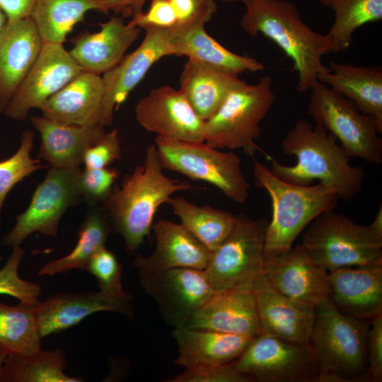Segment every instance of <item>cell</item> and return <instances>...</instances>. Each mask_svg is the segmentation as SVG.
<instances>
[{
	"instance_id": "1",
	"label": "cell",
	"mask_w": 382,
	"mask_h": 382,
	"mask_svg": "<svg viewBox=\"0 0 382 382\" xmlns=\"http://www.w3.org/2000/svg\"><path fill=\"white\" fill-rule=\"evenodd\" d=\"M281 148L284 154L296 156V163L286 166L267 156L270 171L280 179L299 185L318 180L347 201L362 190L364 168L350 165L349 156L336 138L321 125L297 120L282 139Z\"/></svg>"
},
{
	"instance_id": "2",
	"label": "cell",
	"mask_w": 382,
	"mask_h": 382,
	"mask_svg": "<svg viewBox=\"0 0 382 382\" xmlns=\"http://www.w3.org/2000/svg\"><path fill=\"white\" fill-rule=\"evenodd\" d=\"M245 12L241 25L248 35L262 34L273 41L293 62L298 74L297 90L303 93L318 82V74L327 69L324 55L337 53L329 37L312 30L289 0H243Z\"/></svg>"
},
{
	"instance_id": "3",
	"label": "cell",
	"mask_w": 382,
	"mask_h": 382,
	"mask_svg": "<svg viewBox=\"0 0 382 382\" xmlns=\"http://www.w3.org/2000/svg\"><path fill=\"white\" fill-rule=\"evenodd\" d=\"M155 144L147 146L142 164L125 175L102 202L113 228L124 239L128 253L134 254L149 236L158 207L173 195L195 187L188 181L170 178L163 172Z\"/></svg>"
},
{
	"instance_id": "4",
	"label": "cell",
	"mask_w": 382,
	"mask_h": 382,
	"mask_svg": "<svg viewBox=\"0 0 382 382\" xmlns=\"http://www.w3.org/2000/svg\"><path fill=\"white\" fill-rule=\"evenodd\" d=\"M369 323L340 312L327 298L315 306L310 345L318 367L317 382L369 381Z\"/></svg>"
},
{
	"instance_id": "5",
	"label": "cell",
	"mask_w": 382,
	"mask_h": 382,
	"mask_svg": "<svg viewBox=\"0 0 382 382\" xmlns=\"http://www.w3.org/2000/svg\"><path fill=\"white\" fill-rule=\"evenodd\" d=\"M253 177L257 187L269 194L272 206V218L266 231L265 257L292 247L299 233L316 217L334 209L340 199L320 183L299 185L283 180L255 158Z\"/></svg>"
},
{
	"instance_id": "6",
	"label": "cell",
	"mask_w": 382,
	"mask_h": 382,
	"mask_svg": "<svg viewBox=\"0 0 382 382\" xmlns=\"http://www.w3.org/2000/svg\"><path fill=\"white\" fill-rule=\"evenodd\" d=\"M300 245L328 272L382 265V238L369 225L357 224L334 209L321 213L306 226Z\"/></svg>"
},
{
	"instance_id": "7",
	"label": "cell",
	"mask_w": 382,
	"mask_h": 382,
	"mask_svg": "<svg viewBox=\"0 0 382 382\" xmlns=\"http://www.w3.org/2000/svg\"><path fill=\"white\" fill-rule=\"evenodd\" d=\"M275 96L270 76L256 83L246 82L233 89L218 110L205 120V140L221 149H243L253 156L260 124L270 112Z\"/></svg>"
},
{
	"instance_id": "8",
	"label": "cell",
	"mask_w": 382,
	"mask_h": 382,
	"mask_svg": "<svg viewBox=\"0 0 382 382\" xmlns=\"http://www.w3.org/2000/svg\"><path fill=\"white\" fill-rule=\"evenodd\" d=\"M307 112L333 135L349 158L382 163V125L350 100L318 81L311 89Z\"/></svg>"
},
{
	"instance_id": "9",
	"label": "cell",
	"mask_w": 382,
	"mask_h": 382,
	"mask_svg": "<svg viewBox=\"0 0 382 382\" xmlns=\"http://www.w3.org/2000/svg\"><path fill=\"white\" fill-rule=\"evenodd\" d=\"M159 159L163 169L209 183L236 203L244 204L250 185L241 168V161L232 152L221 151L204 141H175L156 137Z\"/></svg>"
},
{
	"instance_id": "10",
	"label": "cell",
	"mask_w": 382,
	"mask_h": 382,
	"mask_svg": "<svg viewBox=\"0 0 382 382\" xmlns=\"http://www.w3.org/2000/svg\"><path fill=\"white\" fill-rule=\"evenodd\" d=\"M269 221L236 216L233 226L212 252L204 274L215 292L232 289H251L262 274Z\"/></svg>"
},
{
	"instance_id": "11",
	"label": "cell",
	"mask_w": 382,
	"mask_h": 382,
	"mask_svg": "<svg viewBox=\"0 0 382 382\" xmlns=\"http://www.w3.org/2000/svg\"><path fill=\"white\" fill-rule=\"evenodd\" d=\"M250 382H317L318 367L311 345L261 332L233 362Z\"/></svg>"
},
{
	"instance_id": "12",
	"label": "cell",
	"mask_w": 382,
	"mask_h": 382,
	"mask_svg": "<svg viewBox=\"0 0 382 382\" xmlns=\"http://www.w3.org/2000/svg\"><path fill=\"white\" fill-rule=\"evenodd\" d=\"M80 167H52L37 185L27 209L16 216L13 228L4 237V243L19 246L30 234L37 232L56 236L62 216L67 209L81 199L79 178Z\"/></svg>"
},
{
	"instance_id": "13",
	"label": "cell",
	"mask_w": 382,
	"mask_h": 382,
	"mask_svg": "<svg viewBox=\"0 0 382 382\" xmlns=\"http://www.w3.org/2000/svg\"><path fill=\"white\" fill-rule=\"evenodd\" d=\"M138 274L141 287L156 302L164 320L174 328L184 326L215 292L204 270L173 268L138 271Z\"/></svg>"
},
{
	"instance_id": "14",
	"label": "cell",
	"mask_w": 382,
	"mask_h": 382,
	"mask_svg": "<svg viewBox=\"0 0 382 382\" xmlns=\"http://www.w3.org/2000/svg\"><path fill=\"white\" fill-rule=\"evenodd\" d=\"M82 69L63 44L44 43L28 75L10 100L4 114L23 120L33 108L45 102L76 78Z\"/></svg>"
},
{
	"instance_id": "15",
	"label": "cell",
	"mask_w": 382,
	"mask_h": 382,
	"mask_svg": "<svg viewBox=\"0 0 382 382\" xmlns=\"http://www.w3.org/2000/svg\"><path fill=\"white\" fill-rule=\"evenodd\" d=\"M135 117L156 137L175 141L203 142L205 120L180 91L169 86L154 88L134 107Z\"/></svg>"
},
{
	"instance_id": "16",
	"label": "cell",
	"mask_w": 382,
	"mask_h": 382,
	"mask_svg": "<svg viewBox=\"0 0 382 382\" xmlns=\"http://www.w3.org/2000/svg\"><path fill=\"white\" fill-rule=\"evenodd\" d=\"M144 30L139 47L103 74V127L112 124L114 110L126 100L150 68L162 57L173 55L170 28L150 27Z\"/></svg>"
},
{
	"instance_id": "17",
	"label": "cell",
	"mask_w": 382,
	"mask_h": 382,
	"mask_svg": "<svg viewBox=\"0 0 382 382\" xmlns=\"http://www.w3.org/2000/svg\"><path fill=\"white\" fill-rule=\"evenodd\" d=\"M262 274L281 294L316 306L329 297L328 272L301 245L265 257Z\"/></svg>"
},
{
	"instance_id": "18",
	"label": "cell",
	"mask_w": 382,
	"mask_h": 382,
	"mask_svg": "<svg viewBox=\"0 0 382 382\" xmlns=\"http://www.w3.org/2000/svg\"><path fill=\"white\" fill-rule=\"evenodd\" d=\"M261 332L301 345H309L315 306L291 299L276 290L262 274L252 288Z\"/></svg>"
},
{
	"instance_id": "19",
	"label": "cell",
	"mask_w": 382,
	"mask_h": 382,
	"mask_svg": "<svg viewBox=\"0 0 382 382\" xmlns=\"http://www.w3.org/2000/svg\"><path fill=\"white\" fill-rule=\"evenodd\" d=\"M133 296L127 292L113 296L102 291L73 294L61 292L40 303L37 311L41 337L58 333L77 324L88 316L110 311L133 316Z\"/></svg>"
},
{
	"instance_id": "20",
	"label": "cell",
	"mask_w": 382,
	"mask_h": 382,
	"mask_svg": "<svg viewBox=\"0 0 382 382\" xmlns=\"http://www.w3.org/2000/svg\"><path fill=\"white\" fill-rule=\"evenodd\" d=\"M44 42L30 17L7 21L0 32V112L37 59Z\"/></svg>"
},
{
	"instance_id": "21",
	"label": "cell",
	"mask_w": 382,
	"mask_h": 382,
	"mask_svg": "<svg viewBox=\"0 0 382 382\" xmlns=\"http://www.w3.org/2000/svg\"><path fill=\"white\" fill-rule=\"evenodd\" d=\"M329 298L342 313L362 320L382 314V265L328 272Z\"/></svg>"
},
{
	"instance_id": "22",
	"label": "cell",
	"mask_w": 382,
	"mask_h": 382,
	"mask_svg": "<svg viewBox=\"0 0 382 382\" xmlns=\"http://www.w3.org/2000/svg\"><path fill=\"white\" fill-rule=\"evenodd\" d=\"M185 327L255 337L261 333L251 289L214 292L192 316Z\"/></svg>"
},
{
	"instance_id": "23",
	"label": "cell",
	"mask_w": 382,
	"mask_h": 382,
	"mask_svg": "<svg viewBox=\"0 0 382 382\" xmlns=\"http://www.w3.org/2000/svg\"><path fill=\"white\" fill-rule=\"evenodd\" d=\"M95 33L77 36L69 54L82 71L100 75L116 66L131 45L138 39L141 29L126 23L122 16H113L100 23Z\"/></svg>"
},
{
	"instance_id": "24",
	"label": "cell",
	"mask_w": 382,
	"mask_h": 382,
	"mask_svg": "<svg viewBox=\"0 0 382 382\" xmlns=\"http://www.w3.org/2000/svg\"><path fill=\"white\" fill-rule=\"evenodd\" d=\"M151 229L155 237V248L149 256H136L133 265L138 271L206 268L211 252L181 224L160 219L152 225Z\"/></svg>"
},
{
	"instance_id": "25",
	"label": "cell",
	"mask_w": 382,
	"mask_h": 382,
	"mask_svg": "<svg viewBox=\"0 0 382 382\" xmlns=\"http://www.w3.org/2000/svg\"><path fill=\"white\" fill-rule=\"evenodd\" d=\"M30 121L41 139L37 156L56 168L80 167L86 149L105 133L100 125H69L44 116H32Z\"/></svg>"
},
{
	"instance_id": "26",
	"label": "cell",
	"mask_w": 382,
	"mask_h": 382,
	"mask_svg": "<svg viewBox=\"0 0 382 382\" xmlns=\"http://www.w3.org/2000/svg\"><path fill=\"white\" fill-rule=\"evenodd\" d=\"M103 92L102 77L82 71L45 102L42 116L69 125L101 126Z\"/></svg>"
},
{
	"instance_id": "27",
	"label": "cell",
	"mask_w": 382,
	"mask_h": 382,
	"mask_svg": "<svg viewBox=\"0 0 382 382\" xmlns=\"http://www.w3.org/2000/svg\"><path fill=\"white\" fill-rule=\"evenodd\" d=\"M173 55L187 56L221 71L236 75L257 72L265 65L255 58L234 53L211 37L204 24L176 25L170 28Z\"/></svg>"
},
{
	"instance_id": "28",
	"label": "cell",
	"mask_w": 382,
	"mask_h": 382,
	"mask_svg": "<svg viewBox=\"0 0 382 382\" xmlns=\"http://www.w3.org/2000/svg\"><path fill=\"white\" fill-rule=\"evenodd\" d=\"M317 81L350 100L382 125V68L331 62Z\"/></svg>"
},
{
	"instance_id": "29",
	"label": "cell",
	"mask_w": 382,
	"mask_h": 382,
	"mask_svg": "<svg viewBox=\"0 0 382 382\" xmlns=\"http://www.w3.org/2000/svg\"><path fill=\"white\" fill-rule=\"evenodd\" d=\"M172 335L178 352L175 364L185 369L204 364L232 363L253 338L185 326L175 328Z\"/></svg>"
},
{
	"instance_id": "30",
	"label": "cell",
	"mask_w": 382,
	"mask_h": 382,
	"mask_svg": "<svg viewBox=\"0 0 382 382\" xmlns=\"http://www.w3.org/2000/svg\"><path fill=\"white\" fill-rule=\"evenodd\" d=\"M244 83L236 75L187 58L180 76L179 90L197 115L207 120L218 110L228 93Z\"/></svg>"
},
{
	"instance_id": "31",
	"label": "cell",
	"mask_w": 382,
	"mask_h": 382,
	"mask_svg": "<svg viewBox=\"0 0 382 382\" xmlns=\"http://www.w3.org/2000/svg\"><path fill=\"white\" fill-rule=\"evenodd\" d=\"M40 301L0 303V350L8 355L30 354L40 348L37 311Z\"/></svg>"
},
{
	"instance_id": "32",
	"label": "cell",
	"mask_w": 382,
	"mask_h": 382,
	"mask_svg": "<svg viewBox=\"0 0 382 382\" xmlns=\"http://www.w3.org/2000/svg\"><path fill=\"white\" fill-rule=\"evenodd\" d=\"M112 224L103 208L90 207L79 231L76 246L68 255L42 266L38 275H54L71 270H85L93 255L104 247Z\"/></svg>"
},
{
	"instance_id": "33",
	"label": "cell",
	"mask_w": 382,
	"mask_h": 382,
	"mask_svg": "<svg viewBox=\"0 0 382 382\" xmlns=\"http://www.w3.org/2000/svg\"><path fill=\"white\" fill-rule=\"evenodd\" d=\"M168 203L180 224L210 252L224 241L235 222L236 215L229 212L199 206L182 197H172Z\"/></svg>"
},
{
	"instance_id": "34",
	"label": "cell",
	"mask_w": 382,
	"mask_h": 382,
	"mask_svg": "<svg viewBox=\"0 0 382 382\" xmlns=\"http://www.w3.org/2000/svg\"><path fill=\"white\" fill-rule=\"evenodd\" d=\"M66 357L61 349L30 354L8 355L0 382H82L83 378L65 374Z\"/></svg>"
},
{
	"instance_id": "35",
	"label": "cell",
	"mask_w": 382,
	"mask_h": 382,
	"mask_svg": "<svg viewBox=\"0 0 382 382\" xmlns=\"http://www.w3.org/2000/svg\"><path fill=\"white\" fill-rule=\"evenodd\" d=\"M91 10H96L95 0H36L30 17L44 43L63 44Z\"/></svg>"
},
{
	"instance_id": "36",
	"label": "cell",
	"mask_w": 382,
	"mask_h": 382,
	"mask_svg": "<svg viewBox=\"0 0 382 382\" xmlns=\"http://www.w3.org/2000/svg\"><path fill=\"white\" fill-rule=\"evenodd\" d=\"M334 21L327 35L336 52L347 49L360 27L382 20V0H334Z\"/></svg>"
},
{
	"instance_id": "37",
	"label": "cell",
	"mask_w": 382,
	"mask_h": 382,
	"mask_svg": "<svg viewBox=\"0 0 382 382\" xmlns=\"http://www.w3.org/2000/svg\"><path fill=\"white\" fill-rule=\"evenodd\" d=\"M34 137L33 132L25 131L16 152L0 161V216L4 200L12 188L25 178L43 167L39 159H34L30 156Z\"/></svg>"
},
{
	"instance_id": "38",
	"label": "cell",
	"mask_w": 382,
	"mask_h": 382,
	"mask_svg": "<svg viewBox=\"0 0 382 382\" xmlns=\"http://www.w3.org/2000/svg\"><path fill=\"white\" fill-rule=\"evenodd\" d=\"M24 254L20 245L13 247L5 265L0 270V294L16 297L20 301H37L41 294L40 285L21 279L18 274Z\"/></svg>"
},
{
	"instance_id": "39",
	"label": "cell",
	"mask_w": 382,
	"mask_h": 382,
	"mask_svg": "<svg viewBox=\"0 0 382 382\" xmlns=\"http://www.w3.org/2000/svg\"><path fill=\"white\" fill-rule=\"evenodd\" d=\"M86 270L96 278L100 291L113 296L125 293L122 286V266L105 246L93 255Z\"/></svg>"
},
{
	"instance_id": "40",
	"label": "cell",
	"mask_w": 382,
	"mask_h": 382,
	"mask_svg": "<svg viewBox=\"0 0 382 382\" xmlns=\"http://www.w3.org/2000/svg\"><path fill=\"white\" fill-rule=\"evenodd\" d=\"M118 172L108 167L96 169H81L79 187L81 199L89 207L103 202L112 190Z\"/></svg>"
},
{
	"instance_id": "41",
	"label": "cell",
	"mask_w": 382,
	"mask_h": 382,
	"mask_svg": "<svg viewBox=\"0 0 382 382\" xmlns=\"http://www.w3.org/2000/svg\"><path fill=\"white\" fill-rule=\"evenodd\" d=\"M168 382H250L238 372L233 362L228 364H204L187 368Z\"/></svg>"
},
{
	"instance_id": "42",
	"label": "cell",
	"mask_w": 382,
	"mask_h": 382,
	"mask_svg": "<svg viewBox=\"0 0 382 382\" xmlns=\"http://www.w3.org/2000/svg\"><path fill=\"white\" fill-rule=\"evenodd\" d=\"M122 158L120 139L117 129L105 132L102 138L85 151L84 168L96 169L108 167Z\"/></svg>"
},
{
	"instance_id": "43",
	"label": "cell",
	"mask_w": 382,
	"mask_h": 382,
	"mask_svg": "<svg viewBox=\"0 0 382 382\" xmlns=\"http://www.w3.org/2000/svg\"><path fill=\"white\" fill-rule=\"evenodd\" d=\"M178 18L177 25L209 21L217 10L215 0H169Z\"/></svg>"
},
{
	"instance_id": "44",
	"label": "cell",
	"mask_w": 382,
	"mask_h": 382,
	"mask_svg": "<svg viewBox=\"0 0 382 382\" xmlns=\"http://www.w3.org/2000/svg\"><path fill=\"white\" fill-rule=\"evenodd\" d=\"M144 30L150 27L170 28L178 23V18L169 0H150L148 10L132 18L129 22Z\"/></svg>"
},
{
	"instance_id": "45",
	"label": "cell",
	"mask_w": 382,
	"mask_h": 382,
	"mask_svg": "<svg viewBox=\"0 0 382 382\" xmlns=\"http://www.w3.org/2000/svg\"><path fill=\"white\" fill-rule=\"evenodd\" d=\"M366 354L369 381H382V314L371 320Z\"/></svg>"
},
{
	"instance_id": "46",
	"label": "cell",
	"mask_w": 382,
	"mask_h": 382,
	"mask_svg": "<svg viewBox=\"0 0 382 382\" xmlns=\"http://www.w3.org/2000/svg\"><path fill=\"white\" fill-rule=\"evenodd\" d=\"M96 11L105 13L112 11L122 18H134L143 11L147 0H95Z\"/></svg>"
},
{
	"instance_id": "47",
	"label": "cell",
	"mask_w": 382,
	"mask_h": 382,
	"mask_svg": "<svg viewBox=\"0 0 382 382\" xmlns=\"http://www.w3.org/2000/svg\"><path fill=\"white\" fill-rule=\"evenodd\" d=\"M36 0H0V9L7 21H16L30 17Z\"/></svg>"
},
{
	"instance_id": "48",
	"label": "cell",
	"mask_w": 382,
	"mask_h": 382,
	"mask_svg": "<svg viewBox=\"0 0 382 382\" xmlns=\"http://www.w3.org/2000/svg\"><path fill=\"white\" fill-rule=\"evenodd\" d=\"M370 228L375 234L382 238V207H380L378 212L377 213L375 219L371 224Z\"/></svg>"
},
{
	"instance_id": "49",
	"label": "cell",
	"mask_w": 382,
	"mask_h": 382,
	"mask_svg": "<svg viewBox=\"0 0 382 382\" xmlns=\"http://www.w3.org/2000/svg\"><path fill=\"white\" fill-rule=\"evenodd\" d=\"M7 20L6 14L0 9V32L6 25Z\"/></svg>"
},
{
	"instance_id": "50",
	"label": "cell",
	"mask_w": 382,
	"mask_h": 382,
	"mask_svg": "<svg viewBox=\"0 0 382 382\" xmlns=\"http://www.w3.org/2000/svg\"><path fill=\"white\" fill-rule=\"evenodd\" d=\"M6 357H7V354L5 352L0 350V377L1 375L2 369H3Z\"/></svg>"
},
{
	"instance_id": "51",
	"label": "cell",
	"mask_w": 382,
	"mask_h": 382,
	"mask_svg": "<svg viewBox=\"0 0 382 382\" xmlns=\"http://www.w3.org/2000/svg\"><path fill=\"white\" fill-rule=\"evenodd\" d=\"M320 3L321 5L330 8H332L334 0H315Z\"/></svg>"
},
{
	"instance_id": "52",
	"label": "cell",
	"mask_w": 382,
	"mask_h": 382,
	"mask_svg": "<svg viewBox=\"0 0 382 382\" xmlns=\"http://www.w3.org/2000/svg\"><path fill=\"white\" fill-rule=\"evenodd\" d=\"M223 3H233L237 1H243V0H220Z\"/></svg>"
},
{
	"instance_id": "53",
	"label": "cell",
	"mask_w": 382,
	"mask_h": 382,
	"mask_svg": "<svg viewBox=\"0 0 382 382\" xmlns=\"http://www.w3.org/2000/svg\"><path fill=\"white\" fill-rule=\"evenodd\" d=\"M0 244H1V243H0ZM1 253H0V261H1Z\"/></svg>"
}]
</instances>
